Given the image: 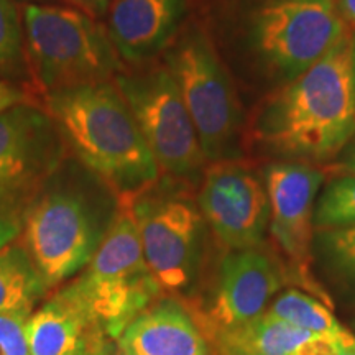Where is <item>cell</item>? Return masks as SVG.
<instances>
[{
	"instance_id": "5bb4252c",
	"label": "cell",
	"mask_w": 355,
	"mask_h": 355,
	"mask_svg": "<svg viewBox=\"0 0 355 355\" xmlns=\"http://www.w3.org/2000/svg\"><path fill=\"white\" fill-rule=\"evenodd\" d=\"M26 339L30 355H107L112 343L71 283L30 314Z\"/></svg>"
},
{
	"instance_id": "d4e9b609",
	"label": "cell",
	"mask_w": 355,
	"mask_h": 355,
	"mask_svg": "<svg viewBox=\"0 0 355 355\" xmlns=\"http://www.w3.org/2000/svg\"><path fill=\"white\" fill-rule=\"evenodd\" d=\"M78 10L87 13L89 17H94V19H99V17H104L109 10L110 0H69Z\"/></svg>"
},
{
	"instance_id": "ffe728a7",
	"label": "cell",
	"mask_w": 355,
	"mask_h": 355,
	"mask_svg": "<svg viewBox=\"0 0 355 355\" xmlns=\"http://www.w3.org/2000/svg\"><path fill=\"white\" fill-rule=\"evenodd\" d=\"M355 225V175L329 181L314 209V229L329 230Z\"/></svg>"
},
{
	"instance_id": "52a82bcc",
	"label": "cell",
	"mask_w": 355,
	"mask_h": 355,
	"mask_svg": "<svg viewBox=\"0 0 355 355\" xmlns=\"http://www.w3.org/2000/svg\"><path fill=\"white\" fill-rule=\"evenodd\" d=\"M133 214L150 273L162 296L181 298L204 265L207 224L184 183L165 180L133 198Z\"/></svg>"
},
{
	"instance_id": "4316f807",
	"label": "cell",
	"mask_w": 355,
	"mask_h": 355,
	"mask_svg": "<svg viewBox=\"0 0 355 355\" xmlns=\"http://www.w3.org/2000/svg\"><path fill=\"white\" fill-rule=\"evenodd\" d=\"M336 170L345 173V175H355V135L350 144L345 146L340 162L334 166Z\"/></svg>"
},
{
	"instance_id": "1f68e13d",
	"label": "cell",
	"mask_w": 355,
	"mask_h": 355,
	"mask_svg": "<svg viewBox=\"0 0 355 355\" xmlns=\"http://www.w3.org/2000/svg\"><path fill=\"white\" fill-rule=\"evenodd\" d=\"M107 355H110V354H107Z\"/></svg>"
},
{
	"instance_id": "f546056e",
	"label": "cell",
	"mask_w": 355,
	"mask_h": 355,
	"mask_svg": "<svg viewBox=\"0 0 355 355\" xmlns=\"http://www.w3.org/2000/svg\"><path fill=\"white\" fill-rule=\"evenodd\" d=\"M350 76H352V89L355 96V33L352 35V55H350Z\"/></svg>"
},
{
	"instance_id": "f1b7e54d",
	"label": "cell",
	"mask_w": 355,
	"mask_h": 355,
	"mask_svg": "<svg viewBox=\"0 0 355 355\" xmlns=\"http://www.w3.org/2000/svg\"><path fill=\"white\" fill-rule=\"evenodd\" d=\"M336 6L345 24L355 25V0H336Z\"/></svg>"
},
{
	"instance_id": "83f0119b",
	"label": "cell",
	"mask_w": 355,
	"mask_h": 355,
	"mask_svg": "<svg viewBox=\"0 0 355 355\" xmlns=\"http://www.w3.org/2000/svg\"><path fill=\"white\" fill-rule=\"evenodd\" d=\"M332 345H334L336 355H355V337L349 331L337 337Z\"/></svg>"
},
{
	"instance_id": "8992f818",
	"label": "cell",
	"mask_w": 355,
	"mask_h": 355,
	"mask_svg": "<svg viewBox=\"0 0 355 355\" xmlns=\"http://www.w3.org/2000/svg\"><path fill=\"white\" fill-rule=\"evenodd\" d=\"M165 61L196 127L207 165L239 158L242 105L209 37L189 26L168 46Z\"/></svg>"
},
{
	"instance_id": "d6986e66",
	"label": "cell",
	"mask_w": 355,
	"mask_h": 355,
	"mask_svg": "<svg viewBox=\"0 0 355 355\" xmlns=\"http://www.w3.org/2000/svg\"><path fill=\"white\" fill-rule=\"evenodd\" d=\"M266 314L283 319V321L290 322L293 326L300 327V329L329 337L332 343L345 332L344 327L337 322L336 316L326 306L319 303L313 296H308L296 290L282 293L270 304Z\"/></svg>"
},
{
	"instance_id": "277c9868",
	"label": "cell",
	"mask_w": 355,
	"mask_h": 355,
	"mask_svg": "<svg viewBox=\"0 0 355 355\" xmlns=\"http://www.w3.org/2000/svg\"><path fill=\"white\" fill-rule=\"evenodd\" d=\"M25 60L42 94L110 81L121 56L109 32L78 8L28 3L24 8Z\"/></svg>"
},
{
	"instance_id": "2e32d148",
	"label": "cell",
	"mask_w": 355,
	"mask_h": 355,
	"mask_svg": "<svg viewBox=\"0 0 355 355\" xmlns=\"http://www.w3.org/2000/svg\"><path fill=\"white\" fill-rule=\"evenodd\" d=\"M117 355H211L206 336L180 300L163 296L115 339Z\"/></svg>"
},
{
	"instance_id": "9c48e42d",
	"label": "cell",
	"mask_w": 355,
	"mask_h": 355,
	"mask_svg": "<svg viewBox=\"0 0 355 355\" xmlns=\"http://www.w3.org/2000/svg\"><path fill=\"white\" fill-rule=\"evenodd\" d=\"M349 33L336 0H261L248 20V38L266 71L291 81Z\"/></svg>"
},
{
	"instance_id": "7a4b0ae2",
	"label": "cell",
	"mask_w": 355,
	"mask_h": 355,
	"mask_svg": "<svg viewBox=\"0 0 355 355\" xmlns=\"http://www.w3.org/2000/svg\"><path fill=\"white\" fill-rule=\"evenodd\" d=\"M66 148L117 198H137L162 180L135 117L115 83L83 84L44 94Z\"/></svg>"
},
{
	"instance_id": "603a6c76",
	"label": "cell",
	"mask_w": 355,
	"mask_h": 355,
	"mask_svg": "<svg viewBox=\"0 0 355 355\" xmlns=\"http://www.w3.org/2000/svg\"><path fill=\"white\" fill-rule=\"evenodd\" d=\"M30 314L12 313L0 316V355H30L26 321Z\"/></svg>"
},
{
	"instance_id": "484cf974",
	"label": "cell",
	"mask_w": 355,
	"mask_h": 355,
	"mask_svg": "<svg viewBox=\"0 0 355 355\" xmlns=\"http://www.w3.org/2000/svg\"><path fill=\"white\" fill-rule=\"evenodd\" d=\"M21 232V227L17 222L0 216V250L8 243L15 242Z\"/></svg>"
},
{
	"instance_id": "e0dca14e",
	"label": "cell",
	"mask_w": 355,
	"mask_h": 355,
	"mask_svg": "<svg viewBox=\"0 0 355 355\" xmlns=\"http://www.w3.org/2000/svg\"><path fill=\"white\" fill-rule=\"evenodd\" d=\"M220 355H336L329 337L261 314L214 344Z\"/></svg>"
},
{
	"instance_id": "30bf717a",
	"label": "cell",
	"mask_w": 355,
	"mask_h": 355,
	"mask_svg": "<svg viewBox=\"0 0 355 355\" xmlns=\"http://www.w3.org/2000/svg\"><path fill=\"white\" fill-rule=\"evenodd\" d=\"M66 144L43 105L0 114V216L21 227L26 209L63 166Z\"/></svg>"
},
{
	"instance_id": "ac0fdd59",
	"label": "cell",
	"mask_w": 355,
	"mask_h": 355,
	"mask_svg": "<svg viewBox=\"0 0 355 355\" xmlns=\"http://www.w3.org/2000/svg\"><path fill=\"white\" fill-rule=\"evenodd\" d=\"M50 290L21 243H8L0 250V316L32 314Z\"/></svg>"
},
{
	"instance_id": "4fadbf2b",
	"label": "cell",
	"mask_w": 355,
	"mask_h": 355,
	"mask_svg": "<svg viewBox=\"0 0 355 355\" xmlns=\"http://www.w3.org/2000/svg\"><path fill=\"white\" fill-rule=\"evenodd\" d=\"M286 283L283 266L259 248L229 250L220 260L211 295L199 309H189L207 343L245 326L263 314Z\"/></svg>"
},
{
	"instance_id": "4dcf8cb0",
	"label": "cell",
	"mask_w": 355,
	"mask_h": 355,
	"mask_svg": "<svg viewBox=\"0 0 355 355\" xmlns=\"http://www.w3.org/2000/svg\"><path fill=\"white\" fill-rule=\"evenodd\" d=\"M12 2H26V6H28V3H33V0H12Z\"/></svg>"
},
{
	"instance_id": "ba28073f",
	"label": "cell",
	"mask_w": 355,
	"mask_h": 355,
	"mask_svg": "<svg viewBox=\"0 0 355 355\" xmlns=\"http://www.w3.org/2000/svg\"><path fill=\"white\" fill-rule=\"evenodd\" d=\"M115 86L130 107L137 125L165 180L193 184L207 162L175 78L166 66L121 74Z\"/></svg>"
},
{
	"instance_id": "cb8c5ba5",
	"label": "cell",
	"mask_w": 355,
	"mask_h": 355,
	"mask_svg": "<svg viewBox=\"0 0 355 355\" xmlns=\"http://www.w3.org/2000/svg\"><path fill=\"white\" fill-rule=\"evenodd\" d=\"M19 105H40L33 91L7 79H0V114Z\"/></svg>"
},
{
	"instance_id": "7c38bea8",
	"label": "cell",
	"mask_w": 355,
	"mask_h": 355,
	"mask_svg": "<svg viewBox=\"0 0 355 355\" xmlns=\"http://www.w3.org/2000/svg\"><path fill=\"white\" fill-rule=\"evenodd\" d=\"M207 227L229 250L259 248L270 224V201L263 180L241 158L209 163L196 196Z\"/></svg>"
},
{
	"instance_id": "5b68a950",
	"label": "cell",
	"mask_w": 355,
	"mask_h": 355,
	"mask_svg": "<svg viewBox=\"0 0 355 355\" xmlns=\"http://www.w3.org/2000/svg\"><path fill=\"white\" fill-rule=\"evenodd\" d=\"M71 285L114 343L141 311L163 298L145 261L133 198H117L104 241Z\"/></svg>"
},
{
	"instance_id": "44dd1931",
	"label": "cell",
	"mask_w": 355,
	"mask_h": 355,
	"mask_svg": "<svg viewBox=\"0 0 355 355\" xmlns=\"http://www.w3.org/2000/svg\"><path fill=\"white\" fill-rule=\"evenodd\" d=\"M24 24L17 3L0 0V74L15 73L25 63Z\"/></svg>"
},
{
	"instance_id": "3957f363",
	"label": "cell",
	"mask_w": 355,
	"mask_h": 355,
	"mask_svg": "<svg viewBox=\"0 0 355 355\" xmlns=\"http://www.w3.org/2000/svg\"><path fill=\"white\" fill-rule=\"evenodd\" d=\"M104 191L63 181L60 170L21 219V245L48 288L81 273L104 241L115 214Z\"/></svg>"
},
{
	"instance_id": "9a60e30c",
	"label": "cell",
	"mask_w": 355,
	"mask_h": 355,
	"mask_svg": "<svg viewBox=\"0 0 355 355\" xmlns=\"http://www.w3.org/2000/svg\"><path fill=\"white\" fill-rule=\"evenodd\" d=\"M107 32L121 60L150 61L166 50L188 13L186 0H110Z\"/></svg>"
},
{
	"instance_id": "8fae6325",
	"label": "cell",
	"mask_w": 355,
	"mask_h": 355,
	"mask_svg": "<svg viewBox=\"0 0 355 355\" xmlns=\"http://www.w3.org/2000/svg\"><path fill=\"white\" fill-rule=\"evenodd\" d=\"M261 173L270 201L268 229L279 250L286 278L290 275L327 301L311 275L316 194L326 173L316 165L300 162L272 163Z\"/></svg>"
},
{
	"instance_id": "7402d4cb",
	"label": "cell",
	"mask_w": 355,
	"mask_h": 355,
	"mask_svg": "<svg viewBox=\"0 0 355 355\" xmlns=\"http://www.w3.org/2000/svg\"><path fill=\"white\" fill-rule=\"evenodd\" d=\"M321 242L332 263L355 278V225L324 230Z\"/></svg>"
},
{
	"instance_id": "6da1fadb",
	"label": "cell",
	"mask_w": 355,
	"mask_h": 355,
	"mask_svg": "<svg viewBox=\"0 0 355 355\" xmlns=\"http://www.w3.org/2000/svg\"><path fill=\"white\" fill-rule=\"evenodd\" d=\"M352 33L261 104L255 137L283 162L319 165L339 158L355 135L350 76Z\"/></svg>"
}]
</instances>
